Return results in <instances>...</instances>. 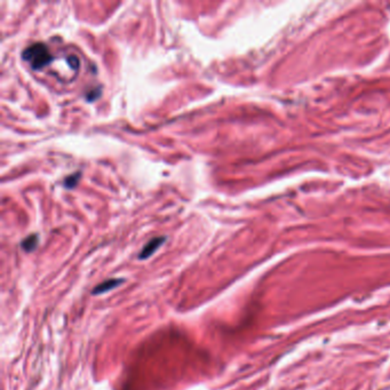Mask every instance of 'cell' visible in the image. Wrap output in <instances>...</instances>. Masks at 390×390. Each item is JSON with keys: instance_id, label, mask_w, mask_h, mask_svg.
<instances>
[{"instance_id": "6da1fadb", "label": "cell", "mask_w": 390, "mask_h": 390, "mask_svg": "<svg viewBox=\"0 0 390 390\" xmlns=\"http://www.w3.org/2000/svg\"><path fill=\"white\" fill-rule=\"evenodd\" d=\"M22 57L24 61L30 64L33 70H40L53 61L50 50L42 42H37V44L27 47L22 53Z\"/></svg>"}, {"instance_id": "7a4b0ae2", "label": "cell", "mask_w": 390, "mask_h": 390, "mask_svg": "<svg viewBox=\"0 0 390 390\" xmlns=\"http://www.w3.org/2000/svg\"><path fill=\"white\" fill-rule=\"evenodd\" d=\"M165 240H166V237H155V238H152L151 240H149V242L144 245L142 251L140 252L139 259L140 260H146V259H149L150 257H152V255L155 254L158 249H159L162 245L165 243Z\"/></svg>"}, {"instance_id": "3957f363", "label": "cell", "mask_w": 390, "mask_h": 390, "mask_svg": "<svg viewBox=\"0 0 390 390\" xmlns=\"http://www.w3.org/2000/svg\"><path fill=\"white\" fill-rule=\"evenodd\" d=\"M124 282H125V279H123V278H110V279H107V281L100 283L99 285H96L94 287L93 294L94 295L104 294V293L112 291V290H114L116 287L120 286Z\"/></svg>"}, {"instance_id": "277c9868", "label": "cell", "mask_w": 390, "mask_h": 390, "mask_svg": "<svg viewBox=\"0 0 390 390\" xmlns=\"http://www.w3.org/2000/svg\"><path fill=\"white\" fill-rule=\"evenodd\" d=\"M38 242H39V238H38V235H30L28 236L27 238H24L21 243V247L24 249V251L28 253H31L35 251L38 246Z\"/></svg>"}, {"instance_id": "5b68a950", "label": "cell", "mask_w": 390, "mask_h": 390, "mask_svg": "<svg viewBox=\"0 0 390 390\" xmlns=\"http://www.w3.org/2000/svg\"><path fill=\"white\" fill-rule=\"evenodd\" d=\"M80 179V173H76V174H72V175H69L66 179L64 180V186L66 188H69V189H71V188H74L77 186V183H78V181Z\"/></svg>"}]
</instances>
